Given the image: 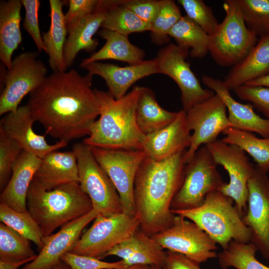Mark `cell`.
Returning <instances> with one entry per match:
<instances>
[{"label": "cell", "mask_w": 269, "mask_h": 269, "mask_svg": "<svg viewBox=\"0 0 269 269\" xmlns=\"http://www.w3.org/2000/svg\"><path fill=\"white\" fill-rule=\"evenodd\" d=\"M93 76L75 69L53 72L29 94L26 105L45 134L67 143L90 134L100 112Z\"/></svg>", "instance_id": "obj_1"}, {"label": "cell", "mask_w": 269, "mask_h": 269, "mask_svg": "<svg viewBox=\"0 0 269 269\" xmlns=\"http://www.w3.org/2000/svg\"><path fill=\"white\" fill-rule=\"evenodd\" d=\"M186 150L160 161L145 157L138 168L134 193L136 215L140 229L151 237L173 223L171 204L183 181Z\"/></svg>", "instance_id": "obj_2"}, {"label": "cell", "mask_w": 269, "mask_h": 269, "mask_svg": "<svg viewBox=\"0 0 269 269\" xmlns=\"http://www.w3.org/2000/svg\"><path fill=\"white\" fill-rule=\"evenodd\" d=\"M142 87L135 86L116 99L108 92L95 89L100 105L99 118L83 142L108 149L142 150L145 135L136 121L137 103Z\"/></svg>", "instance_id": "obj_3"}, {"label": "cell", "mask_w": 269, "mask_h": 269, "mask_svg": "<svg viewBox=\"0 0 269 269\" xmlns=\"http://www.w3.org/2000/svg\"><path fill=\"white\" fill-rule=\"evenodd\" d=\"M26 206L44 237L93 209L91 199L79 182L47 190L34 179L28 189Z\"/></svg>", "instance_id": "obj_4"}, {"label": "cell", "mask_w": 269, "mask_h": 269, "mask_svg": "<svg viewBox=\"0 0 269 269\" xmlns=\"http://www.w3.org/2000/svg\"><path fill=\"white\" fill-rule=\"evenodd\" d=\"M171 211L196 223L223 250L232 241L250 242V231L244 223L233 199L220 191L208 194L199 207Z\"/></svg>", "instance_id": "obj_5"}, {"label": "cell", "mask_w": 269, "mask_h": 269, "mask_svg": "<svg viewBox=\"0 0 269 269\" xmlns=\"http://www.w3.org/2000/svg\"><path fill=\"white\" fill-rule=\"evenodd\" d=\"M223 20L209 36V52L219 65L233 67L242 60L257 42V36L247 26L237 0H226Z\"/></svg>", "instance_id": "obj_6"}, {"label": "cell", "mask_w": 269, "mask_h": 269, "mask_svg": "<svg viewBox=\"0 0 269 269\" xmlns=\"http://www.w3.org/2000/svg\"><path fill=\"white\" fill-rule=\"evenodd\" d=\"M217 164L205 145L186 164L183 183L171 204V210H184L201 206L207 195L220 191L225 183Z\"/></svg>", "instance_id": "obj_7"}, {"label": "cell", "mask_w": 269, "mask_h": 269, "mask_svg": "<svg viewBox=\"0 0 269 269\" xmlns=\"http://www.w3.org/2000/svg\"><path fill=\"white\" fill-rule=\"evenodd\" d=\"M79 183L92 202L93 209L106 217L123 213L119 194L113 183L94 158L91 147L83 142L74 144Z\"/></svg>", "instance_id": "obj_8"}, {"label": "cell", "mask_w": 269, "mask_h": 269, "mask_svg": "<svg viewBox=\"0 0 269 269\" xmlns=\"http://www.w3.org/2000/svg\"><path fill=\"white\" fill-rule=\"evenodd\" d=\"M139 227L136 215L130 216L123 212L106 217L98 214L90 227L82 233L71 252L101 260Z\"/></svg>", "instance_id": "obj_9"}, {"label": "cell", "mask_w": 269, "mask_h": 269, "mask_svg": "<svg viewBox=\"0 0 269 269\" xmlns=\"http://www.w3.org/2000/svg\"><path fill=\"white\" fill-rule=\"evenodd\" d=\"M37 52H24L12 60L10 68L2 72L3 89L0 96V115L16 111L23 98L38 87L47 76V69Z\"/></svg>", "instance_id": "obj_10"}, {"label": "cell", "mask_w": 269, "mask_h": 269, "mask_svg": "<svg viewBox=\"0 0 269 269\" xmlns=\"http://www.w3.org/2000/svg\"><path fill=\"white\" fill-rule=\"evenodd\" d=\"M97 162L115 185L121 199L123 212L136 215L134 185L138 168L146 156L142 150L108 149L91 147Z\"/></svg>", "instance_id": "obj_11"}, {"label": "cell", "mask_w": 269, "mask_h": 269, "mask_svg": "<svg viewBox=\"0 0 269 269\" xmlns=\"http://www.w3.org/2000/svg\"><path fill=\"white\" fill-rule=\"evenodd\" d=\"M217 164L227 171L229 182L220 189L224 195L233 199L242 218L246 212L249 191L248 184L256 170L246 152L240 147L216 140L205 145Z\"/></svg>", "instance_id": "obj_12"}, {"label": "cell", "mask_w": 269, "mask_h": 269, "mask_svg": "<svg viewBox=\"0 0 269 269\" xmlns=\"http://www.w3.org/2000/svg\"><path fill=\"white\" fill-rule=\"evenodd\" d=\"M164 250L199 264L217 258V243L194 222L175 215L172 225L151 237Z\"/></svg>", "instance_id": "obj_13"}, {"label": "cell", "mask_w": 269, "mask_h": 269, "mask_svg": "<svg viewBox=\"0 0 269 269\" xmlns=\"http://www.w3.org/2000/svg\"><path fill=\"white\" fill-rule=\"evenodd\" d=\"M189 50L176 44L169 43L161 48L154 59L159 74L171 78L181 92L182 110L187 112L194 105L215 95L209 89H204L186 61Z\"/></svg>", "instance_id": "obj_14"}, {"label": "cell", "mask_w": 269, "mask_h": 269, "mask_svg": "<svg viewBox=\"0 0 269 269\" xmlns=\"http://www.w3.org/2000/svg\"><path fill=\"white\" fill-rule=\"evenodd\" d=\"M226 106L216 94L199 103L186 113V121L189 130L193 131L189 147L185 154V163L192 159L201 145H206L217 140L220 133L232 127L227 116Z\"/></svg>", "instance_id": "obj_15"}, {"label": "cell", "mask_w": 269, "mask_h": 269, "mask_svg": "<svg viewBox=\"0 0 269 269\" xmlns=\"http://www.w3.org/2000/svg\"><path fill=\"white\" fill-rule=\"evenodd\" d=\"M249 196L242 220L249 229L250 242L262 257L269 260V177L256 166L248 184Z\"/></svg>", "instance_id": "obj_16"}, {"label": "cell", "mask_w": 269, "mask_h": 269, "mask_svg": "<svg viewBox=\"0 0 269 269\" xmlns=\"http://www.w3.org/2000/svg\"><path fill=\"white\" fill-rule=\"evenodd\" d=\"M98 214L93 209L83 216L63 225L55 233L44 237V245L38 255L20 269H51L60 264L63 255L72 251L84 229Z\"/></svg>", "instance_id": "obj_17"}, {"label": "cell", "mask_w": 269, "mask_h": 269, "mask_svg": "<svg viewBox=\"0 0 269 269\" xmlns=\"http://www.w3.org/2000/svg\"><path fill=\"white\" fill-rule=\"evenodd\" d=\"M35 122L28 106H20L9 112L0 120V129L15 141L22 150L42 158L48 153L66 146L68 143L58 141L50 144L44 135L35 133L32 129Z\"/></svg>", "instance_id": "obj_18"}, {"label": "cell", "mask_w": 269, "mask_h": 269, "mask_svg": "<svg viewBox=\"0 0 269 269\" xmlns=\"http://www.w3.org/2000/svg\"><path fill=\"white\" fill-rule=\"evenodd\" d=\"M81 67L92 75L103 78L108 92L116 99L127 94L128 90L138 80L153 74H159L154 59L125 67L101 61L92 62Z\"/></svg>", "instance_id": "obj_19"}, {"label": "cell", "mask_w": 269, "mask_h": 269, "mask_svg": "<svg viewBox=\"0 0 269 269\" xmlns=\"http://www.w3.org/2000/svg\"><path fill=\"white\" fill-rule=\"evenodd\" d=\"M191 141V134L187 126L186 113L181 110L172 123L145 135L142 150L146 157L160 161L186 150Z\"/></svg>", "instance_id": "obj_20"}, {"label": "cell", "mask_w": 269, "mask_h": 269, "mask_svg": "<svg viewBox=\"0 0 269 269\" xmlns=\"http://www.w3.org/2000/svg\"><path fill=\"white\" fill-rule=\"evenodd\" d=\"M203 83L218 95L228 111V119L232 127L240 130L256 133L263 137H269V119L257 114L250 104L237 101L230 93L231 89L224 81L204 75Z\"/></svg>", "instance_id": "obj_21"}, {"label": "cell", "mask_w": 269, "mask_h": 269, "mask_svg": "<svg viewBox=\"0 0 269 269\" xmlns=\"http://www.w3.org/2000/svg\"><path fill=\"white\" fill-rule=\"evenodd\" d=\"M108 0H100L96 10L78 20L67 24V37L64 48L67 68L71 66L80 51H94L99 45L94 35L101 27L108 8Z\"/></svg>", "instance_id": "obj_22"}, {"label": "cell", "mask_w": 269, "mask_h": 269, "mask_svg": "<svg viewBox=\"0 0 269 269\" xmlns=\"http://www.w3.org/2000/svg\"><path fill=\"white\" fill-rule=\"evenodd\" d=\"M41 158L22 151L13 166L12 173L0 196V203L20 212L27 211L26 199L29 188Z\"/></svg>", "instance_id": "obj_23"}, {"label": "cell", "mask_w": 269, "mask_h": 269, "mask_svg": "<svg viewBox=\"0 0 269 269\" xmlns=\"http://www.w3.org/2000/svg\"><path fill=\"white\" fill-rule=\"evenodd\" d=\"M109 256L121 258L126 267L134 265L161 267L166 251L139 228L129 238L109 251L105 257Z\"/></svg>", "instance_id": "obj_24"}, {"label": "cell", "mask_w": 269, "mask_h": 269, "mask_svg": "<svg viewBox=\"0 0 269 269\" xmlns=\"http://www.w3.org/2000/svg\"><path fill=\"white\" fill-rule=\"evenodd\" d=\"M33 179L45 190L70 182H79L76 155L72 151H52L41 159Z\"/></svg>", "instance_id": "obj_25"}, {"label": "cell", "mask_w": 269, "mask_h": 269, "mask_svg": "<svg viewBox=\"0 0 269 269\" xmlns=\"http://www.w3.org/2000/svg\"><path fill=\"white\" fill-rule=\"evenodd\" d=\"M269 74V34L260 37L248 55L232 67L224 81L231 90Z\"/></svg>", "instance_id": "obj_26"}, {"label": "cell", "mask_w": 269, "mask_h": 269, "mask_svg": "<svg viewBox=\"0 0 269 269\" xmlns=\"http://www.w3.org/2000/svg\"><path fill=\"white\" fill-rule=\"evenodd\" d=\"M64 4L62 0H49L50 24L48 30L42 34L49 66L53 72H64L67 69L64 58V48L68 35L63 11Z\"/></svg>", "instance_id": "obj_27"}, {"label": "cell", "mask_w": 269, "mask_h": 269, "mask_svg": "<svg viewBox=\"0 0 269 269\" xmlns=\"http://www.w3.org/2000/svg\"><path fill=\"white\" fill-rule=\"evenodd\" d=\"M22 6L21 0L0 2V59L7 69L10 68L14 51L22 42L20 28Z\"/></svg>", "instance_id": "obj_28"}, {"label": "cell", "mask_w": 269, "mask_h": 269, "mask_svg": "<svg viewBox=\"0 0 269 269\" xmlns=\"http://www.w3.org/2000/svg\"><path fill=\"white\" fill-rule=\"evenodd\" d=\"M98 35L105 40L104 45L98 51L82 60L80 67L84 65L105 60H116L126 62L129 65L143 61L145 52L133 44L128 36L112 30L102 29Z\"/></svg>", "instance_id": "obj_29"}, {"label": "cell", "mask_w": 269, "mask_h": 269, "mask_svg": "<svg viewBox=\"0 0 269 269\" xmlns=\"http://www.w3.org/2000/svg\"><path fill=\"white\" fill-rule=\"evenodd\" d=\"M178 115V112H170L161 107L154 92L142 87L137 103L136 116L138 127L145 135L167 126L176 119Z\"/></svg>", "instance_id": "obj_30"}, {"label": "cell", "mask_w": 269, "mask_h": 269, "mask_svg": "<svg viewBox=\"0 0 269 269\" xmlns=\"http://www.w3.org/2000/svg\"><path fill=\"white\" fill-rule=\"evenodd\" d=\"M178 46L189 50L193 58H201L209 52V35L186 15L182 16L170 30Z\"/></svg>", "instance_id": "obj_31"}, {"label": "cell", "mask_w": 269, "mask_h": 269, "mask_svg": "<svg viewBox=\"0 0 269 269\" xmlns=\"http://www.w3.org/2000/svg\"><path fill=\"white\" fill-rule=\"evenodd\" d=\"M223 142L237 145L249 154L263 171H269V137L259 138L252 132L233 127L225 130Z\"/></svg>", "instance_id": "obj_32"}, {"label": "cell", "mask_w": 269, "mask_h": 269, "mask_svg": "<svg viewBox=\"0 0 269 269\" xmlns=\"http://www.w3.org/2000/svg\"><path fill=\"white\" fill-rule=\"evenodd\" d=\"M101 27L128 36L133 33L150 31L151 24L140 19L123 5L121 0H108Z\"/></svg>", "instance_id": "obj_33"}, {"label": "cell", "mask_w": 269, "mask_h": 269, "mask_svg": "<svg viewBox=\"0 0 269 269\" xmlns=\"http://www.w3.org/2000/svg\"><path fill=\"white\" fill-rule=\"evenodd\" d=\"M256 247L252 243L232 241L228 247L218 254V262L222 269H269L256 257Z\"/></svg>", "instance_id": "obj_34"}, {"label": "cell", "mask_w": 269, "mask_h": 269, "mask_svg": "<svg viewBox=\"0 0 269 269\" xmlns=\"http://www.w3.org/2000/svg\"><path fill=\"white\" fill-rule=\"evenodd\" d=\"M37 256L29 240L16 231L0 223V260L10 262L32 261Z\"/></svg>", "instance_id": "obj_35"}, {"label": "cell", "mask_w": 269, "mask_h": 269, "mask_svg": "<svg viewBox=\"0 0 269 269\" xmlns=\"http://www.w3.org/2000/svg\"><path fill=\"white\" fill-rule=\"evenodd\" d=\"M0 222L34 243L40 250L42 248L44 236L36 221L28 211H17L0 203Z\"/></svg>", "instance_id": "obj_36"}, {"label": "cell", "mask_w": 269, "mask_h": 269, "mask_svg": "<svg viewBox=\"0 0 269 269\" xmlns=\"http://www.w3.org/2000/svg\"><path fill=\"white\" fill-rule=\"evenodd\" d=\"M181 17L180 7L174 0H161L158 13L151 24V41L158 45L167 44L170 30Z\"/></svg>", "instance_id": "obj_37"}, {"label": "cell", "mask_w": 269, "mask_h": 269, "mask_svg": "<svg viewBox=\"0 0 269 269\" xmlns=\"http://www.w3.org/2000/svg\"><path fill=\"white\" fill-rule=\"evenodd\" d=\"M248 28L260 37L269 34V0H237Z\"/></svg>", "instance_id": "obj_38"}, {"label": "cell", "mask_w": 269, "mask_h": 269, "mask_svg": "<svg viewBox=\"0 0 269 269\" xmlns=\"http://www.w3.org/2000/svg\"><path fill=\"white\" fill-rule=\"evenodd\" d=\"M186 16L199 25L209 36L217 29L219 23L211 7L202 0H178Z\"/></svg>", "instance_id": "obj_39"}, {"label": "cell", "mask_w": 269, "mask_h": 269, "mask_svg": "<svg viewBox=\"0 0 269 269\" xmlns=\"http://www.w3.org/2000/svg\"><path fill=\"white\" fill-rule=\"evenodd\" d=\"M22 149L0 129V188L2 190L8 182L13 166Z\"/></svg>", "instance_id": "obj_40"}, {"label": "cell", "mask_w": 269, "mask_h": 269, "mask_svg": "<svg viewBox=\"0 0 269 269\" xmlns=\"http://www.w3.org/2000/svg\"><path fill=\"white\" fill-rule=\"evenodd\" d=\"M25 10L23 27L32 39L39 52H46L40 32L38 12L40 5L39 0H21Z\"/></svg>", "instance_id": "obj_41"}, {"label": "cell", "mask_w": 269, "mask_h": 269, "mask_svg": "<svg viewBox=\"0 0 269 269\" xmlns=\"http://www.w3.org/2000/svg\"><path fill=\"white\" fill-rule=\"evenodd\" d=\"M233 90L241 100L249 102L269 119V88L245 84Z\"/></svg>", "instance_id": "obj_42"}, {"label": "cell", "mask_w": 269, "mask_h": 269, "mask_svg": "<svg viewBox=\"0 0 269 269\" xmlns=\"http://www.w3.org/2000/svg\"><path fill=\"white\" fill-rule=\"evenodd\" d=\"M61 261L72 269H119L127 268L122 260L116 262H107L87 256L66 253Z\"/></svg>", "instance_id": "obj_43"}, {"label": "cell", "mask_w": 269, "mask_h": 269, "mask_svg": "<svg viewBox=\"0 0 269 269\" xmlns=\"http://www.w3.org/2000/svg\"><path fill=\"white\" fill-rule=\"evenodd\" d=\"M121 3L144 22L151 24L160 8L161 0H121Z\"/></svg>", "instance_id": "obj_44"}, {"label": "cell", "mask_w": 269, "mask_h": 269, "mask_svg": "<svg viewBox=\"0 0 269 269\" xmlns=\"http://www.w3.org/2000/svg\"><path fill=\"white\" fill-rule=\"evenodd\" d=\"M100 0H69L68 9L65 14L66 25L75 22L93 12Z\"/></svg>", "instance_id": "obj_45"}, {"label": "cell", "mask_w": 269, "mask_h": 269, "mask_svg": "<svg viewBox=\"0 0 269 269\" xmlns=\"http://www.w3.org/2000/svg\"><path fill=\"white\" fill-rule=\"evenodd\" d=\"M199 263L176 252L166 251L161 269H202Z\"/></svg>", "instance_id": "obj_46"}, {"label": "cell", "mask_w": 269, "mask_h": 269, "mask_svg": "<svg viewBox=\"0 0 269 269\" xmlns=\"http://www.w3.org/2000/svg\"><path fill=\"white\" fill-rule=\"evenodd\" d=\"M29 263L27 261L10 262L0 260V269H18L20 266Z\"/></svg>", "instance_id": "obj_47"}, {"label": "cell", "mask_w": 269, "mask_h": 269, "mask_svg": "<svg viewBox=\"0 0 269 269\" xmlns=\"http://www.w3.org/2000/svg\"><path fill=\"white\" fill-rule=\"evenodd\" d=\"M245 85L269 88V74L249 82L246 83Z\"/></svg>", "instance_id": "obj_48"}, {"label": "cell", "mask_w": 269, "mask_h": 269, "mask_svg": "<svg viewBox=\"0 0 269 269\" xmlns=\"http://www.w3.org/2000/svg\"><path fill=\"white\" fill-rule=\"evenodd\" d=\"M150 266L145 265H134L129 267L119 269H149Z\"/></svg>", "instance_id": "obj_49"}, {"label": "cell", "mask_w": 269, "mask_h": 269, "mask_svg": "<svg viewBox=\"0 0 269 269\" xmlns=\"http://www.w3.org/2000/svg\"><path fill=\"white\" fill-rule=\"evenodd\" d=\"M51 269H72L68 265L65 263H61L60 264L51 268Z\"/></svg>", "instance_id": "obj_50"}, {"label": "cell", "mask_w": 269, "mask_h": 269, "mask_svg": "<svg viewBox=\"0 0 269 269\" xmlns=\"http://www.w3.org/2000/svg\"><path fill=\"white\" fill-rule=\"evenodd\" d=\"M149 269H161L160 267L159 266H150Z\"/></svg>", "instance_id": "obj_51"}]
</instances>
